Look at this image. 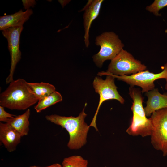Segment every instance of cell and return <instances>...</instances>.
<instances>
[{"instance_id":"1","label":"cell","mask_w":167,"mask_h":167,"mask_svg":"<svg viewBox=\"0 0 167 167\" xmlns=\"http://www.w3.org/2000/svg\"><path fill=\"white\" fill-rule=\"evenodd\" d=\"M86 105V103L83 110L76 117L57 114L47 115L45 117L47 121L60 126L67 131L69 135L67 146L70 149H79L86 143L87 135L90 127L85 122L87 114L84 110Z\"/></svg>"},{"instance_id":"2","label":"cell","mask_w":167,"mask_h":167,"mask_svg":"<svg viewBox=\"0 0 167 167\" xmlns=\"http://www.w3.org/2000/svg\"><path fill=\"white\" fill-rule=\"evenodd\" d=\"M38 101L28 82L22 79L11 82L0 95V106L12 110L27 109Z\"/></svg>"},{"instance_id":"3","label":"cell","mask_w":167,"mask_h":167,"mask_svg":"<svg viewBox=\"0 0 167 167\" xmlns=\"http://www.w3.org/2000/svg\"><path fill=\"white\" fill-rule=\"evenodd\" d=\"M139 88L130 86L129 94L133 101L131 109L133 113L131 122L126 132L132 136H150L152 130L151 119L147 118L143 106L144 98Z\"/></svg>"},{"instance_id":"4","label":"cell","mask_w":167,"mask_h":167,"mask_svg":"<svg viewBox=\"0 0 167 167\" xmlns=\"http://www.w3.org/2000/svg\"><path fill=\"white\" fill-rule=\"evenodd\" d=\"M95 44L100 47L99 52L93 56V60L98 67L104 62L113 59L123 49L124 44L113 32H105L96 38Z\"/></svg>"},{"instance_id":"5","label":"cell","mask_w":167,"mask_h":167,"mask_svg":"<svg viewBox=\"0 0 167 167\" xmlns=\"http://www.w3.org/2000/svg\"><path fill=\"white\" fill-rule=\"evenodd\" d=\"M110 75L118 80L126 83L130 86H137L142 88V92H147L155 88L154 82L161 79H167V63L162 66V71L160 72L154 73L145 70L130 75H116L102 71L98 73L99 76Z\"/></svg>"},{"instance_id":"6","label":"cell","mask_w":167,"mask_h":167,"mask_svg":"<svg viewBox=\"0 0 167 167\" xmlns=\"http://www.w3.org/2000/svg\"><path fill=\"white\" fill-rule=\"evenodd\" d=\"M106 75L105 80L100 77H96L93 82L95 91L99 94L100 98L96 110L89 126L94 127L97 131L98 130L96 125V117L102 104L104 101L110 99L117 100L122 104H124L125 102L124 99L117 91V87L115 84V78L109 74Z\"/></svg>"},{"instance_id":"7","label":"cell","mask_w":167,"mask_h":167,"mask_svg":"<svg viewBox=\"0 0 167 167\" xmlns=\"http://www.w3.org/2000/svg\"><path fill=\"white\" fill-rule=\"evenodd\" d=\"M147 67L123 49L109 64L106 73L116 75H128L146 70Z\"/></svg>"},{"instance_id":"8","label":"cell","mask_w":167,"mask_h":167,"mask_svg":"<svg viewBox=\"0 0 167 167\" xmlns=\"http://www.w3.org/2000/svg\"><path fill=\"white\" fill-rule=\"evenodd\" d=\"M150 118L152 125L150 135L154 148L161 151L164 156L167 155V108L153 112Z\"/></svg>"},{"instance_id":"9","label":"cell","mask_w":167,"mask_h":167,"mask_svg":"<svg viewBox=\"0 0 167 167\" xmlns=\"http://www.w3.org/2000/svg\"><path fill=\"white\" fill-rule=\"evenodd\" d=\"M23 26L9 28L2 30V34L7 40L8 49L10 52L11 67L10 74L6 79V84L13 80V76L16 65L21 58V53L19 49L20 37Z\"/></svg>"},{"instance_id":"10","label":"cell","mask_w":167,"mask_h":167,"mask_svg":"<svg viewBox=\"0 0 167 167\" xmlns=\"http://www.w3.org/2000/svg\"><path fill=\"white\" fill-rule=\"evenodd\" d=\"M103 1V0H89L83 9L84 11L83 15L84 42L87 48L89 44V29L92 22L99 15Z\"/></svg>"},{"instance_id":"11","label":"cell","mask_w":167,"mask_h":167,"mask_svg":"<svg viewBox=\"0 0 167 167\" xmlns=\"http://www.w3.org/2000/svg\"><path fill=\"white\" fill-rule=\"evenodd\" d=\"M22 136L6 123H0V141L7 151H15L20 143Z\"/></svg>"},{"instance_id":"12","label":"cell","mask_w":167,"mask_h":167,"mask_svg":"<svg viewBox=\"0 0 167 167\" xmlns=\"http://www.w3.org/2000/svg\"><path fill=\"white\" fill-rule=\"evenodd\" d=\"M145 93L148 100L144 109L147 117L158 110L167 108V93L161 94L156 88Z\"/></svg>"},{"instance_id":"13","label":"cell","mask_w":167,"mask_h":167,"mask_svg":"<svg viewBox=\"0 0 167 167\" xmlns=\"http://www.w3.org/2000/svg\"><path fill=\"white\" fill-rule=\"evenodd\" d=\"M32 10L30 9L25 11L22 9L14 14L0 17V29L3 30L9 28L23 26L33 14Z\"/></svg>"},{"instance_id":"14","label":"cell","mask_w":167,"mask_h":167,"mask_svg":"<svg viewBox=\"0 0 167 167\" xmlns=\"http://www.w3.org/2000/svg\"><path fill=\"white\" fill-rule=\"evenodd\" d=\"M29 109L23 114L9 118L6 122L17 131L22 137L27 135L29 131Z\"/></svg>"},{"instance_id":"15","label":"cell","mask_w":167,"mask_h":167,"mask_svg":"<svg viewBox=\"0 0 167 167\" xmlns=\"http://www.w3.org/2000/svg\"><path fill=\"white\" fill-rule=\"evenodd\" d=\"M28 84L38 101L50 95L56 90L53 85L48 83L28 82Z\"/></svg>"},{"instance_id":"16","label":"cell","mask_w":167,"mask_h":167,"mask_svg":"<svg viewBox=\"0 0 167 167\" xmlns=\"http://www.w3.org/2000/svg\"><path fill=\"white\" fill-rule=\"evenodd\" d=\"M62 100L61 94L55 91L50 95L39 100L37 104L34 107V109L37 113H40L47 108L61 101Z\"/></svg>"},{"instance_id":"17","label":"cell","mask_w":167,"mask_h":167,"mask_svg":"<svg viewBox=\"0 0 167 167\" xmlns=\"http://www.w3.org/2000/svg\"><path fill=\"white\" fill-rule=\"evenodd\" d=\"M88 161L81 156L74 155L64 158L62 167H88Z\"/></svg>"},{"instance_id":"18","label":"cell","mask_w":167,"mask_h":167,"mask_svg":"<svg viewBox=\"0 0 167 167\" xmlns=\"http://www.w3.org/2000/svg\"><path fill=\"white\" fill-rule=\"evenodd\" d=\"M166 6L167 0H155L150 5L146 6V9L155 16H161L159 11Z\"/></svg>"},{"instance_id":"19","label":"cell","mask_w":167,"mask_h":167,"mask_svg":"<svg viewBox=\"0 0 167 167\" xmlns=\"http://www.w3.org/2000/svg\"><path fill=\"white\" fill-rule=\"evenodd\" d=\"M15 115L10 114L6 112L4 109V107L0 106V121L6 122L8 120L15 117Z\"/></svg>"},{"instance_id":"20","label":"cell","mask_w":167,"mask_h":167,"mask_svg":"<svg viewBox=\"0 0 167 167\" xmlns=\"http://www.w3.org/2000/svg\"><path fill=\"white\" fill-rule=\"evenodd\" d=\"M24 8L26 10L29 9L30 7H33L36 4L35 1L33 0H22Z\"/></svg>"},{"instance_id":"21","label":"cell","mask_w":167,"mask_h":167,"mask_svg":"<svg viewBox=\"0 0 167 167\" xmlns=\"http://www.w3.org/2000/svg\"><path fill=\"white\" fill-rule=\"evenodd\" d=\"M29 167H62V165H61L60 164L58 163H56L50 165H49V166H46L42 167V166H37L36 165H32V166H30Z\"/></svg>"},{"instance_id":"22","label":"cell","mask_w":167,"mask_h":167,"mask_svg":"<svg viewBox=\"0 0 167 167\" xmlns=\"http://www.w3.org/2000/svg\"><path fill=\"white\" fill-rule=\"evenodd\" d=\"M62 6H64L68 3V1H58Z\"/></svg>"},{"instance_id":"23","label":"cell","mask_w":167,"mask_h":167,"mask_svg":"<svg viewBox=\"0 0 167 167\" xmlns=\"http://www.w3.org/2000/svg\"><path fill=\"white\" fill-rule=\"evenodd\" d=\"M165 88L167 90V79H166V84L165 86Z\"/></svg>"}]
</instances>
